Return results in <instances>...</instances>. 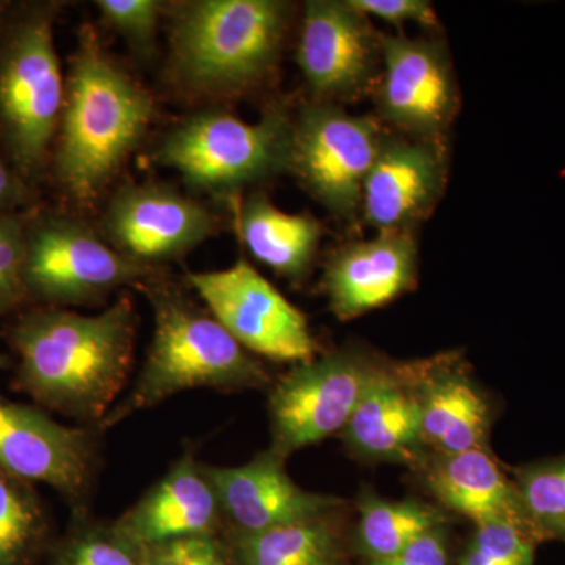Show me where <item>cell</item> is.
<instances>
[{"label":"cell","mask_w":565,"mask_h":565,"mask_svg":"<svg viewBox=\"0 0 565 565\" xmlns=\"http://www.w3.org/2000/svg\"><path fill=\"white\" fill-rule=\"evenodd\" d=\"M136 333L128 297L93 316L62 308L31 311L11 332L20 356L18 384L44 407L99 424L125 388Z\"/></svg>","instance_id":"obj_1"},{"label":"cell","mask_w":565,"mask_h":565,"mask_svg":"<svg viewBox=\"0 0 565 565\" xmlns=\"http://www.w3.org/2000/svg\"><path fill=\"white\" fill-rule=\"evenodd\" d=\"M150 93L117 65L87 25L79 33L57 129L55 174L77 202H92L143 140Z\"/></svg>","instance_id":"obj_2"},{"label":"cell","mask_w":565,"mask_h":565,"mask_svg":"<svg viewBox=\"0 0 565 565\" xmlns=\"http://www.w3.org/2000/svg\"><path fill=\"white\" fill-rule=\"evenodd\" d=\"M148 297L154 333L143 366L131 392L110 408L99 427L115 426L189 390L237 392L269 382L262 363L210 311L172 289H151Z\"/></svg>","instance_id":"obj_3"},{"label":"cell","mask_w":565,"mask_h":565,"mask_svg":"<svg viewBox=\"0 0 565 565\" xmlns=\"http://www.w3.org/2000/svg\"><path fill=\"white\" fill-rule=\"evenodd\" d=\"M292 6L282 0H191L173 7L170 71L200 95H233L280 58Z\"/></svg>","instance_id":"obj_4"},{"label":"cell","mask_w":565,"mask_h":565,"mask_svg":"<svg viewBox=\"0 0 565 565\" xmlns=\"http://www.w3.org/2000/svg\"><path fill=\"white\" fill-rule=\"evenodd\" d=\"M292 118L282 107L245 121L228 111L191 115L166 134L156 158L196 191L228 196L291 166Z\"/></svg>","instance_id":"obj_5"},{"label":"cell","mask_w":565,"mask_h":565,"mask_svg":"<svg viewBox=\"0 0 565 565\" xmlns=\"http://www.w3.org/2000/svg\"><path fill=\"white\" fill-rule=\"evenodd\" d=\"M54 10L29 7L0 31V137L24 174L43 166L65 104Z\"/></svg>","instance_id":"obj_6"},{"label":"cell","mask_w":565,"mask_h":565,"mask_svg":"<svg viewBox=\"0 0 565 565\" xmlns=\"http://www.w3.org/2000/svg\"><path fill=\"white\" fill-rule=\"evenodd\" d=\"M151 273L77 218L51 214L25 225V292L54 307L96 302L121 286L147 280Z\"/></svg>","instance_id":"obj_7"},{"label":"cell","mask_w":565,"mask_h":565,"mask_svg":"<svg viewBox=\"0 0 565 565\" xmlns=\"http://www.w3.org/2000/svg\"><path fill=\"white\" fill-rule=\"evenodd\" d=\"M385 137L377 118L313 99L292 118L289 172L337 217H355Z\"/></svg>","instance_id":"obj_8"},{"label":"cell","mask_w":565,"mask_h":565,"mask_svg":"<svg viewBox=\"0 0 565 565\" xmlns=\"http://www.w3.org/2000/svg\"><path fill=\"white\" fill-rule=\"evenodd\" d=\"M382 366L352 349L297 364L269 396L270 449L288 459L299 449L343 434Z\"/></svg>","instance_id":"obj_9"},{"label":"cell","mask_w":565,"mask_h":565,"mask_svg":"<svg viewBox=\"0 0 565 565\" xmlns=\"http://www.w3.org/2000/svg\"><path fill=\"white\" fill-rule=\"evenodd\" d=\"M207 311L244 349L275 362L305 363L316 356L307 319L252 264L239 259L211 273H189Z\"/></svg>","instance_id":"obj_10"},{"label":"cell","mask_w":565,"mask_h":565,"mask_svg":"<svg viewBox=\"0 0 565 565\" xmlns=\"http://www.w3.org/2000/svg\"><path fill=\"white\" fill-rule=\"evenodd\" d=\"M296 58L315 102L353 99L377 85L381 33L349 0H310Z\"/></svg>","instance_id":"obj_11"},{"label":"cell","mask_w":565,"mask_h":565,"mask_svg":"<svg viewBox=\"0 0 565 565\" xmlns=\"http://www.w3.org/2000/svg\"><path fill=\"white\" fill-rule=\"evenodd\" d=\"M379 115L414 139L440 140L457 109L455 73L440 41L381 33Z\"/></svg>","instance_id":"obj_12"},{"label":"cell","mask_w":565,"mask_h":565,"mask_svg":"<svg viewBox=\"0 0 565 565\" xmlns=\"http://www.w3.org/2000/svg\"><path fill=\"white\" fill-rule=\"evenodd\" d=\"M107 243L126 258L154 269L210 239L215 218L202 203L169 185H126L104 214Z\"/></svg>","instance_id":"obj_13"},{"label":"cell","mask_w":565,"mask_h":565,"mask_svg":"<svg viewBox=\"0 0 565 565\" xmlns=\"http://www.w3.org/2000/svg\"><path fill=\"white\" fill-rule=\"evenodd\" d=\"M96 467L95 435L63 426L31 405L0 394V470L28 482H44L79 505Z\"/></svg>","instance_id":"obj_14"},{"label":"cell","mask_w":565,"mask_h":565,"mask_svg":"<svg viewBox=\"0 0 565 565\" xmlns=\"http://www.w3.org/2000/svg\"><path fill=\"white\" fill-rule=\"evenodd\" d=\"M282 457L267 449L239 467L203 470L221 503L222 516L236 534H255L273 527L326 519L343 501L329 494L308 492L292 481Z\"/></svg>","instance_id":"obj_15"},{"label":"cell","mask_w":565,"mask_h":565,"mask_svg":"<svg viewBox=\"0 0 565 565\" xmlns=\"http://www.w3.org/2000/svg\"><path fill=\"white\" fill-rule=\"evenodd\" d=\"M448 163L440 140L385 137L364 181V218L382 232H412L440 200Z\"/></svg>","instance_id":"obj_16"},{"label":"cell","mask_w":565,"mask_h":565,"mask_svg":"<svg viewBox=\"0 0 565 565\" xmlns=\"http://www.w3.org/2000/svg\"><path fill=\"white\" fill-rule=\"evenodd\" d=\"M418 275L412 232H382L340 248L323 273L322 288L341 321H351L411 291Z\"/></svg>","instance_id":"obj_17"},{"label":"cell","mask_w":565,"mask_h":565,"mask_svg":"<svg viewBox=\"0 0 565 565\" xmlns=\"http://www.w3.org/2000/svg\"><path fill=\"white\" fill-rule=\"evenodd\" d=\"M222 519L217 493L203 463L188 449L111 527L141 548L192 535H215Z\"/></svg>","instance_id":"obj_18"},{"label":"cell","mask_w":565,"mask_h":565,"mask_svg":"<svg viewBox=\"0 0 565 565\" xmlns=\"http://www.w3.org/2000/svg\"><path fill=\"white\" fill-rule=\"evenodd\" d=\"M422 412L426 448L437 456L481 449L490 429V407L452 355L408 364Z\"/></svg>","instance_id":"obj_19"},{"label":"cell","mask_w":565,"mask_h":565,"mask_svg":"<svg viewBox=\"0 0 565 565\" xmlns=\"http://www.w3.org/2000/svg\"><path fill=\"white\" fill-rule=\"evenodd\" d=\"M345 444L370 460L418 467L426 459L422 412L407 366H382L344 427Z\"/></svg>","instance_id":"obj_20"},{"label":"cell","mask_w":565,"mask_h":565,"mask_svg":"<svg viewBox=\"0 0 565 565\" xmlns=\"http://www.w3.org/2000/svg\"><path fill=\"white\" fill-rule=\"evenodd\" d=\"M437 457L427 471V486L441 504L475 525L508 520L527 527L515 486L484 448Z\"/></svg>","instance_id":"obj_21"},{"label":"cell","mask_w":565,"mask_h":565,"mask_svg":"<svg viewBox=\"0 0 565 565\" xmlns=\"http://www.w3.org/2000/svg\"><path fill=\"white\" fill-rule=\"evenodd\" d=\"M237 225L245 247L259 263L292 281L310 273L322 237L313 215L289 214L256 193L241 206Z\"/></svg>","instance_id":"obj_22"},{"label":"cell","mask_w":565,"mask_h":565,"mask_svg":"<svg viewBox=\"0 0 565 565\" xmlns=\"http://www.w3.org/2000/svg\"><path fill=\"white\" fill-rule=\"evenodd\" d=\"M326 519L273 527L263 533L236 534L234 564L338 565L340 541Z\"/></svg>","instance_id":"obj_23"},{"label":"cell","mask_w":565,"mask_h":565,"mask_svg":"<svg viewBox=\"0 0 565 565\" xmlns=\"http://www.w3.org/2000/svg\"><path fill=\"white\" fill-rule=\"evenodd\" d=\"M359 514L356 541L370 561L394 556L416 539L444 526V515L430 505L384 500L375 494L360 498Z\"/></svg>","instance_id":"obj_24"},{"label":"cell","mask_w":565,"mask_h":565,"mask_svg":"<svg viewBox=\"0 0 565 565\" xmlns=\"http://www.w3.org/2000/svg\"><path fill=\"white\" fill-rule=\"evenodd\" d=\"M46 535V514L31 482L0 470V565H32Z\"/></svg>","instance_id":"obj_25"},{"label":"cell","mask_w":565,"mask_h":565,"mask_svg":"<svg viewBox=\"0 0 565 565\" xmlns=\"http://www.w3.org/2000/svg\"><path fill=\"white\" fill-rule=\"evenodd\" d=\"M515 489L534 537L565 541V459L520 471Z\"/></svg>","instance_id":"obj_26"},{"label":"cell","mask_w":565,"mask_h":565,"mask_svg":"<svg viewBox=\"0 0 565 565\" xmlns=\"http://www.w3.org/2000/svg\"><path fill=\"white\" fill-rule=\"evenodd\" d=\"M534 535L519 523L476 525L459 565H534Z\"/></svg>","instance_id":"obj_27"},{"label":"cell","mask_w":565,"mask_h":565,"mask_svg":"<svg viewBox=\"0 0 565 565\" xmlns=\"http://www.w3.org/2000/svg\"><path fill=\"white\" fill-rule=\"evenodd\" d=\"M54 565H143L140 548L110 526L82 527L57 550Z\"/></svg>","instance_id":"obj_28"},{"label":"cell","mask_w":565,"mask_h":565,"mask_svg":"<svg viewBox=\"0 0 565 565\" xmlns=\"http://www.w3.org/2000/svg\"><path fill=\"white\" fill-rule=\"evenodd\" d=\"M163 3L159 0H98L96 9L104 24L117 32L137 54L151 57L156 47L159 18Z\"/></svg>","instance_id":"obj_29"},{"label":"cell","mask_w":565,"mask_h":565,"mask_svg":"<svg viewBox=\"0 0 565 565\" xmlns=\"http://www.w3.org/2000/svg\"><path fill=\"white\" fill-rule=\"evenodd\" d=\"M140 555L143 565H236L215 535H192L141 546Z\"/></svg>","instance_id":"obj_30"},{"label":"cell","mask_w":565,"mask_h":565,"mask_svg":"<svg viewBox=\"0 0 565 565\" xmlns=\"http://www.w3.org/2000/svg\"><path fill=\"white\" fill-rule=\"evenodd\" d=\"M353 9L366 18H379L388 24L403 28L418 24L422 28H438V18L433 3L426 0H349Z\"/></svg>","instance_id":"obj_31"},{"label":"cell","mask_w":565,"mask_h":565,"mask_svg":"<svg viewBox=\"0 0 565 565\" xmlns=\"http://www.w3.org/2000/svg\"><path fill=\"white\" fill-rule=\"evenodd\" d=\"M370 565H449L444 526L422 535L394 556L370 561Z\"/></svg>","instance_id":"obj_32"},{"label":"cell","mask_w":565,"mask_h":565,"mask_svg":"<svg viewBox=\"0 0 565 565\" xmlns=\"http://www.w3.org/2000/svg\"><path fill=\"white\" fill-rule=\"evenodd\" d=\"M28 196L20 172L0 156V212H13Z\"/></svg>","instance_id":"obj_33"},{"label":"cell","mask_w":565,"mask_h":565,"mask_svg":"<svg viewBox=\"0 0 565 565\" xmlns=\"http://www.w3.org/2000/svg\"><path fill=\"white\" fill-rule=\"evenodd\" d=\"M10 3L9 2H0V31H2L3 25L7 24V13H9Z\"/></svg>","instance_id":"obj_34"},{"label":"cell","mask_w":565,"mask_h":565,"mask_svg":"<svg viewBox=\"0 0 565 565\" xmlns=\"http://www.w3.org/2000/svg\"><path fill=\"white\" fill-rule=\"evenodd\" d=\"M3 362H6V356H0V366H2Z\"/></svg>","instance_id":"obj_35"}]
</instances>
